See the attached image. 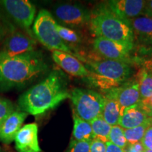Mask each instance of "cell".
Instances as JSON below:
<instances>
[{"mask_svg": "<svg viewBox=\"0 0 152 152\" xmlns=\"http://www.w3.org/2000/svg\"><path fill=\"white\" fill-rule=\"evenodd\" d=\"M69 97L64 75L54 70L26 91L19 97L18 104L22 111L37 116L54 109Z\"/></svg>", "mask_w": 152, "mask_h": 152, "instance_id": "cell-1", "label": "cell"}, {"mask_svg": "<svg viewBox=\"0 0 152 152\" xmlns=\"http://www.w3.org/2000/svg\"><path fill=\"white\" fill-rule=\"evenodd\" d=\"M47 70L48 66L42 54L37 51L11 57L0 56V89L24 86Z\"/></svg>", "mask_w": 152, "mask_h": 152, "instance_id": "cell-2", "label": "cell"}, {"mask_svg": "<svg viewBox=\"0 0 152 152\" xmlns=\"http://www.w3.org/2000/svg\"><path fill=\"white\" fill-rule=\"evenodd\" d=\"M90 27L96 37L122 44L133 49L134 35L128 20L113 12L106 2L101 3L90 11Z\"/></svg>", "mask_w": 152, "mask_h": 152, "instance_id": "cell-3", "label": "cell"}, {"mask_svg": "<svg viewBox=\"0 0 152 152\" xmlns=\"http://www.w3.org/2000/svg\"><path fill=\"white\" fill-rule=\"evenodd\" d=\"M90 67L88 79L93 85L104 90L118 88L127 80L132 69L128 63L119 61L102 59L86 62Z\"/></svg>", "mask_w": 152, "mask_h": 152, "instance_id": "cell-4", "label": "cell"}, {"mask_svg": "<svg viewBox=\"0 0 152 152\" xmlns=\"http://www.w3.org/2000/svg\"><path fill=\"white\" fill-rule=\"evenodd\" d=\"M57 23L47 9H41L33 23V30L36 38L51 51L58 50L73 54V53L58 35L56 28Z\"/></svg>", "mask_w": 152, "mask_h": 152, "instance_id": "cell-5", "label": "cell"}, {"mask_svg": "<svg viewBox=\"0 0 152 152\" xmlns=\"http://www.w3.org/2000/svg\"><path fill=\"white\" fill-rule=\"evenodd\" d=\"M73 113L84 121L91 122L102 116L104 96L94 90L74 88L70 92Z\"/></svg>", "mask_w": 152, "mask_h": 152, "instance_id": "cell-6", "label": "cell"}, {"mask_svg": "<svg viewBox=\"0 0 152 152\" xmlns=\"http://www.w3.org/2000/svg\"><path fill=\"white\" fill-rule=\"evenodd\" d=\"M0 9L23 29L29 30L35 21V6L28 0H0Z\"/></svg>", "mask_w": 152, "mask_h": 152, "instance_id": "cell-7", "label": "cell"}, {"mask_svg": "<svg viewBox=\"0 0 152 152\" xmlns=\"http://www.w3.org/2000/svg\"><path fill=\"white\" fill-rule=\"evenodd\" d=\"M53 11L56 18L68 27L79 28L90 25V11L80 4H60L54 7Z\"/></svg>", "mask_w": 152, "mask_h": 152, "instance_id": "cell-8", "label": "cell"}, {"mask_svg": "<svg viewBox=\"0 0 152 152\" xmlns=\"http://www.w3.org/2000/svg\"><path fill=\"white\" fill-rule=\"evenodd\" d=\"M93 49L104 59L128 63L132 61L130 52L132 48L102 37H96L93 41Z\"/></svg>", "mask_w": 152, "mask_h": 152, "instance_id": "cell-9", "label": "cell"}, {"mask_svg": "<svg viewBox=\"0 0 152 152\" xmlns=\"http://www.w3.org/2000/svg\"><path fill=\"white\" fill-rule=\"evenodd\" d=\"M36 42L30 36L19 31H12L5 39L0 56L11 57L35 51Z\"/></svg>", "mask_w": 152, "mask_h": 152, "instance_id": "cell-10", "label": "cell"}, {"mask_svg": "<svg viewBox=\"0 0 152 152\" xmlns=\"http://www.w3.org/2000/svg\"><path fill=\"white\" fill-rule=\"evenodd\" d=\"M15 147L18 152H41L38 140V125L33 123L25 125L14 139Z\"/></svg>", "mask_w": 152, "mask_h": 152, "instance_id": "cell-11", "label": "cell"}, {"mask_svg": "<svg viewBox=\"0 0 152 152\" xmlns=\"http://www.w3.org/2000/svg\"><path fill=\"white\" fill-rule=\"evenodd\" d=\"M107 5L118 16L129 20L144 15L146 1L144 0H111Z\"/></svg>", "mask_w": 152, "mask_h": 152, "instance_id": "cell-12", "label": "cell"}, {"mask_svg": "<svg viewBox=\"0 0 152 152\" xmlns=\"http://www.w3.org/2000/svg\"><path fill=\"white\" fill-rule=\"evenodd\" d=\"M54 61L71 75L75 77H88L90 71L78 58L61 51H52Z\"/></svg>", "mask_w": 152, "mask_h": 152, "instance_id": "cell-13", "label": "cell"}, {"mask_svg": "<svg viewBox=\"0 0 152 152\" xmlns=\"http://www.w3.org/2000/svg\"><path fill=\"white\" fill-rule=\"evenodd\" d=\"M27 116L28 113L24 111L13 112L0 127V141L4 144H10L14 141Z\"/></svg>", "mask_w": 152, "mask_h": 152, "instance_id": "cell-14", "label": "cell"}, {"mask_svg": "<svg viewBox=\"0 0 152 152\" xmlns=\"http://www.w3.org/2000/svg\"><path fill=\"white\" fill-rule=\"evenodd\" d=\"M112 91L118 102L121 115L125 109L138 105L141 102L138 82L113 89Z\"/></svg>", "mask_w": 152, "mask_h": 152, "instance_id": "cell-15", "label": "cell"}, {"mask_svg": "<svg viewBox=\"0 0 152 152\" xmlns=\"http://www.w3.org/2000/svg\"><path fill=\"white\" fill-rule=\"evenodd\" d=\"M148 122L151 123V119L139 104L125 110L120 118L118 125L123 129H130Z\"/></svg>", "mask_w": 152, "mask_h": 152, "instance_id": "cell-16", "label": "cell"}, {"mask_svg": "<svg viewBox=\"0 0 152 152\" xmlns=\"http://www.w3.org/2000/svg\"><path fill=\"white\" fill-rule=\"evenodd\" d=\"M102 117L111 126L118 125L121 117L118 102L112 90L104 96V104Z\"/></svg>", "mask_w": 152, "mask_h": 152, "instance_id": "cell-17", "label": "cell"}, {"mask_svg": "<svg viewBox=\"0 0 152 152\" xmlns=\"http://www.w3.org/2000/svg\"><path fill=\"white\" fill-rule=\"evenodd\" d=\"M73 121V140L77 141H84V140H92L94 139V134H93L90 122L81 119L74 113Z\"/></svg>", "mask_w": 152, "mask_h": 152, "instance_id": "cell-18", "label": "cell"}, {"mask_svg": "<svg viewBox=\"0 0 152 152\" xmlns=\"http://www.w3.org/2000/svg\"><path fill=\"white\" fill-rule=\"evenodd\" d=\"M133 33L140 37L152 35V18L149 16H139L128 20Z\"/></svg>", "mask_w": 152, "mask_h": 152, "instance_id": "cell-19", "label": "cell"}, {"mask_svg": "<svg viewBox=\"0 0 152 152\" xmlns=\"http://www.w3.org/2000/svg\"><path fill=\"white\" fill-rule=\"evenodd\" d=\"M92 128L94 139H97L106 143L109 142V137L111 126L104 121L103 118L99 116L90 122Z\"/></svg>", "mask_w": 152, "mask_h": 152, "instance_id": "cell-20", "label": "cell"}, {"mask_svg": "<svg viewBox=\"0 0 152 152\" xmlns=\"http://www.w3.org/2000/svg\"><path fill=\"white\" fill-rule=\"evenodd\" d=\"M139 90L141 100L152 97V74L142 69L138 75Z\"/></svg>", "mask_w": 152, "mask_h": 152, "instance_id": "cell-21", "label": "cell"}, {"mask_svg": "<svg viewBox=\"0 0 152 152\" xmlns=\"http://www.w3.org/2000/svg\"><path fill=\"white\" fill-rule=\"evenodd\" d=\"M151 123L148 122L140 126L130 129H124V134L128 144H134L142 141L146 130Z\"/></svg>", "mask_w": 152, "mask_h": 152, "instance_id": "cell-22", "label": "cell"}, {"mask_svg": "<svg viewBox=\"0 0 152 152\" xmlns=\"http://www.w3.org/2000/svg\"><path fill=\"white\" fill-rule=\"evenodd\" d=\"M56 28L58 35L64 42H67L72 44H79L82 42V37L74 30L58 23H56Z\"/></svg>", "mask_w": 152, "mask_h": 152, "instance_id": "cell-23", "label": "cell"}, {"mask_svg": "<svg viewBox=\"0 0 152 152\" xmlns=\"http://www.w3.org/2000/svg\"><path fill=\"white\" fill-rule=\"evenodd\" d=\"M109 141L123 149H125L128 144L124 134V129L118 125L111 126Z\"/></svg>", "mask_w": 152, "mask_h": 152, "instance_id": "cell-24", "label": "cell"}, {"mask_svg": "<svg viewBox=\"0 0 152 152\" xmlns=\"http://www.w3.org/2000/svg\"><path fill=\"white\" fill-rule=\"evenodd\" d=\"M14 111V105L10 101L0 97V127Z\"/></svg>", "mask_w": 152, "mask_h": 152, "instance_id": "cell-25", "label": "cell"}, {"mask_svg": "<svg viewBox=\"0 0 152 152\" xmlns=\"http://www.w3.org/2000/svg\"><path fill=\"white\" fill-rule=\"evenodd\" d=\"M92 140L77 141L72 140L67 152H90Z\"/></svg>", "mask_w": 152, "mask_h": 152, "instance_id": "cell-26", "label": "cell"}, {"mask_svg": "<svg viewBox=\"0 0 152 152\" xmlns=\"http://www.w3.org/2000/svg\"><path fill=\"white\" fill-rule=\"evenodd\" d=\"M141 142L144 149L152 150V124L147 128Z\"/></svg>", "mask_w": 152, "mask_h": 152, "instance_id": "cell-27", "label": "cell"}, {"mask_svg": "<svg viewBox=\"0 0 152 152\" xmlns=\"http://www.w3.org/2000/svg\"><path fill=\"white\" fill-rule=\"evenodd\" d=\"M90 152H106V143L97 139H93L91 141Z\"/></svg>", "mask_w": 152, "mask_h": 152, "instance_id": "cell-28", "label": "cell"}, {"mask_svg": "<svg viewBox=\"0 0 152 152\" xmlns=\"http://www.w3.org/2000/svg\"><path fill=\"white\" fill-rule=\"evenodd\" d=\"M135 61L138 64L142 66V69L146 71L148 73L152 74V58H140L137 57Z\"/></svg>", "mask_w": 152, "mask_h": 152, "instance_id": "cell-29", "label": "cell"}, {"mask_svg": "<svg viewBox=\"0 0 152 152\" xmlns=\"http://www.w3.org/2000/svg\"><path fill=\"white\" fill-rule=\"evenodd\" d=\"M137 53L140 58H152V46L142 45L138 48Z\"/></svg>", "mask_w": 152, "mask_h": 152, "instance_id": "cell-30", "label": "cell"}, {"mask_svg": "<svg viewBox=\"0 0 152 152\" xmlns=\"http://www.w3.org/2000/svg\"><path fill=\"white\" fill-rule=\"evenodd\" d=\"M124 150L125 152H144L145 149L140 142L134 144H128Z\"/></svg>", "mask_w": 152, "mask_h": 152, "instance_id": "cell-31", "label": "cell"}, {"mask_svg": "<svg viewBox=\"0 0 152 152\" xmlns=\"http://www.w3.org/2000/svg\"><path fill=\"white\" fill-rule=\"evenodd\" d=\"M106 152H125V150L122 148L118 147L111 142H107L106 143Z\"/></svg>", "mask_w": 152, "mask_h": 152, "instance_id": "cell-32", "label": "cell"}, {"mask_svg": "<svg viewBox=\"0 0 152 152\" xmlns=\"http://www.w3.org/2000/svg\"><path fill=\"white\" fill-rule=\"evenodd\" d=\"M144 15L145 16H149L152 18V0L146 1Z\"/></svg>", "mask_w": 152, "mask_h": 152, "instance_id": "cell-33", "label": "cell"}, {"mask_svg": "<svg viewBox=\"0 0 152 152\" xmlns=\"http://www.w3.org/2000/svg\"><path fill=\"white\" fill-rule=\"evenodd\" d=\"M140 43L144 44V46H152V35L140 37Z\"/></svg>", "mask_w": 152, "mask_h": 152, "instance_id": "cell-34", "label": "cell"}, {"mask_svg": "<svg viewBox=\"0 0 152 152\" xmlns=\"http://www.w3.org/2000/svg\"><path fill=\"white\" fill-rule=\"evenodd\" d=\"M4 36H5L4 29V28L1 26V25H0V42L3 40Z\"/></svg>", "mask_w": 152, "mask_h": 152, "instance_id": "cell-35", "label": "cell"}, {"mask_svg": "<svg viewBox=\"0 0 152 152\" xmlns=\"http://www.w3.org/2000/svg\"><path fill=\"white\" fill-rule=\"evenodd\" d=\"M144 152H152V150H149V149H145V150H144Z\"/></svg>", "mask_w": 152, "mask_h": 152, "instance_id": "cell-36", "label": "cell"}]
</instances>
